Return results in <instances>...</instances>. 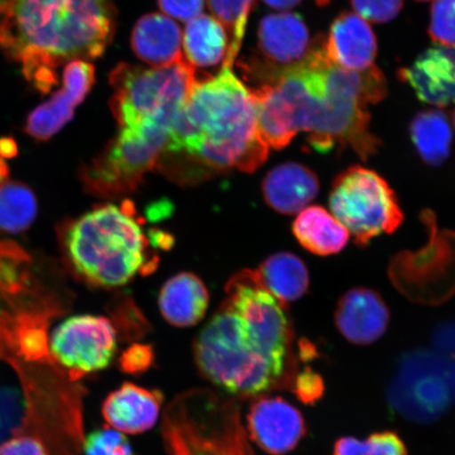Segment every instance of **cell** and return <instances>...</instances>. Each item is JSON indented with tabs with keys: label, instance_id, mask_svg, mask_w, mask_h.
I'll return each instance as SVG.
<instances>
[{
	"label": "cell",
	"instance_id": "obj_1",
	"mask_svg": "<svg viewBox=\"0 0 455 455\" xmlns=\"http://www.w3.org/2000/svg\"><path fill=\"white\" fill-rule=\"evenodd\" d=\"M116 28L111 0H12L0 25V49L47 94L57 68L104 54Z\"/></svg>",
	"mask_w": 455,
	"mask_h": 455
},
{
	"label": "cell",
	"instance_id": "obj_2",
	"mask_svg": "<svg viewBox=\"0 0 455 455\" xmlns=\"http://www.w3.org/2000/svg\"><path fill=\"white\" fill-rule=\"evenodd\" d=\"M268 153L269 146L259 133L251 91L231 68L223 67L218 76L197 81L191 90L176 113L161 161L186 159L187 168L195 167L202 175L232 169L254 172Z\"/></svg>",
	"mask_w": 455,
	"mask_h": 455
},
{
	"label": "cell",
	"instance_id": "obj_3",
	"mask_svg": "<svg viewBox=\"0 0 455 455\" xmlns=\"http://www.w3.org/2000/svg\"><path fill=\"white\" fill-rule=\"evenodd\" d=\"M64 259L95 287H118L152 270L149 242L132 204H104L60 227Z\"/></svg>",
	"mask_w": 455,
	"mask_h": 455
},
{
	"label": "cell",
	"instance_id": "obj_4",
	"mask_svg": "<svg viewBox=\"0 0 455 455\" xmlns=\"http://www.w3.org/2000/svg\"><path fill=\"white\" fill-rule=\"evenodd\" d=\"M325 96L313 100L305 132L317 152L354 150L363 161L377 155L380 140L370 131L369 104L387 94V84L377 67L366 71L344 69L329 59Z\"/></svg>",
	"mask_w": 455,
	"mask_h": 455
},
{
	"label": "cell",
	"instance_id": "obj_5",
	"mask_svg": "<svg viewBox=\"0 0 455 455\" xmlns=\"http://www.w3.org/2000/svg\"><path fill=\"white\" fill-rule=\"evenodd\" d=\"M195 358L204 378L228 394L252 396L278 382L291 386L287 366L267 355L246 323L227 300L195 344Z\"/></svg>",
	"mask_w": 455,
	"mask_h": 455
},
{
	"label": "cell",
	"instance_id": "obj_6",
	"mask_svg": "<svg viewBox=\"0 0 455 455\" xmlns=\"http://www.w3.org/2000/svg\"><path fill=\"white\" fill-rule=\"evenodd\" d=\"M162 432L169 455H254L237 406L212 391L176 397Z\"/></svg>",
	"mask_w": 455,
	"mask_h": 455
},
{
	"label": "cell",
	"instance_id": "obj_7",
	"mask_svg": "<svg viewBox=\"0 0 455 455\" xmlns=\"http://www.w3.org/2000/svg\"><path fill=\"white\" fill-rule=\"evenodd\" d=\"M110 83L114 116L119 126L131 128L150 121L173 124L197 78L195 67L184 60L149 69L121 64L111 72Z\"/></svg>",
	"mask_w": 455,
	"mask_h": 455
},
{
	"label": "cell",
	"instance_id": "obj_8",
	"mask_svg": "<svg viewBox=\"0 0 455 455\" xmlns=\"http://www.w3.org/2000/svg\"><path fill=\"white\" fill-rule=\"evenodd\" d=\"M171 132L172 124L162 121L122 128L106 150L82 169L85 190L102 197L133 191L144 175L161 161Z\"/></svg>",
	"mask_w": 455,
	"mask_h": 455
},
{
	"label": "cell",
	"instance_id": "obj_9",
	"mask_svg": "<svg viewBox=\"0 0 455 455\" xmlns=\"http://www.w3.org/2000/svg\"><path fill=\"white\" fill-rule=\"evenodd\" d=\"M329 206L361 247L384 233H394L403 220L389 184L375 171L357 164L334 180Z\"/></svg>",
	"mask_w": 455,
	"mask_h": 455
},
{
	"label": "cell",
	"instance_id": "obj_10",
	"mask_svg": "<svg viewBox=\"0 0 455 455\" xmlns=\"http://www.w3.org/2000/svg\"><path fill=\"white\" fill-rule=\"evenodd\" d=\"M428 242L418 251L395 256L389 276L403 297L423 305H440L455 294V232L437 228L435 215L422 214Z\"/></svg>",
	"mask_w": 455,
	"mask_h": 455
},
{
	"label": "cell",
	"instance_id": "obj_11",
	"mask_svg": "<svg viewBox=\"0 0 455 455\" xmlns=\"http://www.w3.org/2000/svg\"><path fill=\"white\" fill-rule=\"evenodd\" d=\"M451 387L448 368L439 354L413 351L402 358L390 385L389 402L403 417L432 422L447 411Z\"/></svg>",
	"mask_w": 455,
	"mask_h": 455
},
{
	"label": "cell",
	"instance_id": "obj_12",
	"mask_svg": "<svg viewBox=\"0 0 455 455\" xmlns=\"http://www.w3.org/2000/svg\"><path fill=\"white\" fill-rule=\"evenodd\" d=\"M50 352L74 379L110 365L117 348L116 328L104 316L76 315L51 333Z\"/></svg>",
	"mask_w": 455,
	"mask_h": 455
},
{
	"label": "cell",
	"instance_id": "obj_13",
	"mask_svg": "<svg viewBox=\"0 0 455 455\" xmlns=\"http://www.w3.org/2000/svg\"><path fill=\"white\" fill-rule=\"evenodd\" d=\"M94 67L85 60L70 61L62 74V89L28 114L25 132L38 142L48 141L71 121L74 111L93 87Z\"/></svg>",
	"mask_w": 455,
	"mask_h": 455
},
{
	"label": "cell",
	"instance_id": "obj_14",
	"mask_svg": "<svg viewBox=\"0 0 455 455\" xmlns=\"http://www.w3.org/2000/svg\"><path fill=\"white\" fill-rule=\"evenodd\" d=\"M250 437L270 455L292 451L306 435L303 415L282 397H260L247 415Z\"/></svg>",
	"mask_w": 455,
	"mask_h": 455
},
{
	"label": "cell",
	"instance_id": "obj_15",
	"mask_svg": "<svg viewBox=\"0 0 455 455\" xmlns=\"http://www.w3.org/2000/svg\"><path fill=\"white\" fill-rule=\"evenodd\" d=\"M312 44L308 28L297 13L266 16L259 28L261 60L251 68L288 69L300 64L310 52Z\"/></svg>",
	"mask_w": 455,
	"mask_h": 455
},
{
	"label": "cell",
	"instance_id": "obj_16",
	"mask_svg": "<svg viewBox=\"0 0 455 455\" xmlns=\"http://www.w3.org/2000/svg\"><path fill=\"white\" fill-rule=\"evenodd\" d=\"M339 331L350 343L366 346L386 332L390 312L380 294L369 288H355L339 300L335 310Z\"/></svg>",
	"mask_w": 455,
	"mask_h": 455
},
{
	"label": "cell",
	"instance_id": "obj_17",
	"mask_svg": "<svg viewBox=\"0 0 455 455\" xmlns=\"http://www.w3.org/2000/svg\"><path fill=\"white\" fill-rule=\"evenodd\" d=\"M398 77L426 104H455V47L439 44L425 51L411 67L398 71Z\"/></svg>",
	"mask_w": 455,
	"mask_h": 455
},
{
	"label": "cell",
	"instance_id": "obj_18",
	"mask_svg": "<svg viewBox=\"0 0 455 455\" xmlns=\"http://www.w3.org/2000/svg\"><path fill=\"white\" fill-rule=\"evenodd\" d=\"M163 402L161 391L124 383L102 403V417L119 432L144 434L156 425Z\"/></svg>",
	"mask_w": 455,
	"mask_h": 455
},
{
	"label": "cell",
	"instance_id": "obj_19",
	"mask_svg": "<svg viewBox=\"0 0 455 455\" xmlns=\"http://www.w3.org/2000/svg\"><path fill=\"white\" fill-rule=\"evenodd\" d=\"M325 44L329 59L344 69L360 72L374 67L377 37L368 22L356 13L338 16Z\"/></svg>",
	"mask_w": 455,
	"mask_h": 455
},
{
	"label": "cell",
	"instance_id": "obj_20",
	"mask_svg": "<svg viewBox=\"0 0 455 455\" xmlns=\"http://www.w3.org/2000/svg\"><path fill=\"white\" fill-rule=\"evenodd\" d=\"M264 198L275 212L299 213L315 201L320 181L313 171L299 163H284L273 168L261 185Z\"/></svg>",
	"mask_w": 455,
	"mask_h": 455
},
{
	"label": "cell",
	"instance_id": "obj_21",
	"mask_svg": "<svg viewBox=\"0 0 455 455\" xmlns=\"http://www.w3.org/2000/svg\"><path fill=\"white\" fill-rule=\"evenodd\" d=\"M180 28L162 14H148L138 21L131 36V44L139 59L155 67L178 64L181 54Z\"/></svg>",
	"mask_w": 455,
	"mask_h": 455
},
{
	"label": "cell",
	"instance_id": "obj_22",
	"mask_svg": "<svg viewBox=\"0 0 455 455\" xmlns=\"http://www.w3.org/2000/svg\"><path fill=\"white\" fill-rule=\"evenodd\" d=\"M209 294L206 287L192 273H180L164 284L159 294V308L171 325L191 327L206 313Z\"/></svg>",
	"mask_w": 455,
	"mask_h": 455
},
{
	"label": "cell",
	"instance_id": "obj_23",
	"mask_svg": "<svg viewBox=\"0 0 455 455\" xmlns=\"http://www.w3.org/2000/svg\"><path fill=\"white\" fill-rule=\"evenodd\" d=\"M295 238L315 255L338 254L349 242L350 233L332 213L320 206H308L299 213L292 225Z\"/></svg>",
	"mask_w": 455,
	"mask_h": 455
},
{
	"label": "cell",
	"instance_id": "obj_24",
	"mask_svg": "<svg viewBox=\"0 0 455 455\" xmlns=\"http://www.w3.org/2000/svg\"><path fill=\"white\" fill-rule=\"evenodd\" d=\"M258 271L266 288L283 305L298 300L309 288L308 269L304 261L292 253L269 256Z\"/></svg>",
	"mask_w": 455,
	"mask_h": 455
},
{
	"label": "cell",
	"instance_id": "obj_25",
	"mask_svg": "<svg viewBox=\"0 0 455 455\" xmlns=\"http://www.w3.org/2000/svg\"><path fill=\"white\" fill-rule=\"evenodd\" d=\"M411 136L419 156L429 166L439 167L451 156L452 130L448 116L439 109L417 114Z\"/></svg>",
	"mask_w": 455,
	"mask_h": 455
},
{
	"label": "cell",
	"instance_id": "obj_26",
	"mask_svg": "<svg viewBox=\"0 0 455 455\" xmlns=\"http://www.w3.org/2000/svg\"><path fill=\"white\" fill-rule=\"evenodd\" d=\"M188 62L193 67H213L225 60L228 36L223 25L208 15H199L188 22L184 36Z\"/></svg>",
	"mask_w": 455,
	"mask_h": 455
},
{
	"label": "cell",
	"instance_id": "obj_27",
	"mask_svg": "<svg viewBox=\"0 0 455 455\" xmlns=\"http://www.w3.org/2000/svg\"><path fill=\"white\" fill-rule=\"evenodd\" d=\"M38 204L36 193L20 181L0 184V232L20 235L36 220Z\"/></svg>",
	"mask_w": 455,
	"mask_h": 455
},
{
	"label": "cell",
	"instance_id": "obj_28",
	"mask_svg": "<svg viewBox=\"0 0 455 455\" xmlns=\"http://www.w3.org/2000/svg\"><path fill=\"white\" fill-rule=\"evenodd\" d=\"M208 3L216 20L223 25L228 36V50L223 67L232 69L240 53L253 0H208Z\"/></svg>",
	"mask_w": 455,
	"mask_h": 455
},
{
	"label": "cell",
	"instance_id": "obj_29",
	"mask_svg": "<svg viewBox=\"0 0 455 455\" xmlns=\"http://www.w3.org/2000/svg\"><path fill=\"white\" fill-rule=\"evenodd\" d=\"M429 36L435 44L455 47V0H435L432 4Z\"/></svg>",
	"mask_w": 455,
	"mask_h": 455
},
{
	"label": "cell",
	"instance_id": "obj_30",
	"mask_svg": "<svg viewBox=\"0 0 455 455\" xmlns=\"http://www.w3.org/2000/svg\"><path fill=\"white\" fill-rule=\"evenodd\" d=\"M85 455H134L126 436L113 428L93 431L84 441Z\"/></svg>",
	"mask_w": 455,
	"mask_h": 455
},
{
	"label": "cell",
	"instance_id": "obj_31",
	"mask_svg": "<svg viewBox=\"0 0 455 455\" xmlns=\"http://www.w3.org/2000/svg\"><path fill=\"white\" fill-rule=\"evenodd\" d=\"M351 4L363 20L383 24L401 12L403 0H351Z\"/></svg>",
	"mask_w": 455,
	"mask_h": 455
},
{
	"label": "cell",
	"instance_id": "obj_32",
	"mask_svg": "<svg viewBox=\"0 0 455 455\" xmlns=\"http://www.w3.org/2000/svg\"><path fill=\"white\" fill-rule=\"evenodd\" d=\"M293 392L305 405H315L325 394V384L320 374L306 368L294 378Z\"/></svg>",
	"mask_w": 455,
	"mask_h": 455
},
{
	"label": "cell",
	"instance_id": "obj_33",
	"mask_svg": "<svg viewBox=\"0 0 455 455\" xmlns=\"http://www.w3.org/2000/svg\"><path fill=\"white\" fill-rule=\"evenodd\" d=\"M360 455H408L405 443L395 432H378L363 441Z\"/></svg>",
	"mask_w": 455,
	"mask_h": 455
},
{
	"label": "cell",
	"instance_id": "obj_34",
	"mask_svg": "<svg viewBox=\"0 0 455 455\" xmlns=\"http://www.w3.org/2000/svg\"><path fill=\"white\" fill-rule=\"evenodd\" d=\"M155 362V352L149 345L130 346L119 358V367L128 374L138 375L148 371Z\"/></svg>",
	"mask_w": 455,
	"mask_h": 455
},
{
	"label": "cell",
	"instance_id": "obj_35",
	"mask_svg": "<svg viewBox=\"0 0 455 455\" xmlns=\"http://www.w3.org/2000/svg\"><path fill=\"white\" fill-rule=\"evenodd\" d=\"M163 12L181 21H190L201 15L204 0H157Z\"/></svg>",
	"mask_w": 455,
	"mask_h": 455
},
{
	"label": "cell",
	"instance_id": "obj_36",
	"mask_svg": "<svg viewBox=\"0 0 455 455\" xmlns=\"http://www.w3.org/2000/svg\"><path fill=\"white\" fill-rule=\"evenodd\" d=\"M0 455H50L44 443L32 436L14 437L0 445Z\"/></svg>",
	"mask_w": 455,
	"mask_h": 455
},
{
	"label": "cell",
	"instance_id": "obj_37",
	"mask_svg": "<svg viewBox=\"0 0 455 455\" xmlns=\"http://www.w3.org/2000/svg\"><path fill=\"white\" fill-rule=\"evenodd\" d=\"M362 443L355 437H341L335 443L333 455H360Z\"/></svg>",
	"mask_w": 455,
	"mask_h": 455
},
{
	"label": "cell",
	"instance_id": "obj_38",
	"mask_svg": "<svg viewBox=\"0 0 455 455\" xmlns=\"http://www.w3.org/2000/svg\"><path fill=\"white\" fill-rule=\"evenodd\" d=\"M17 155V145L14 140L10 138L0 139V156L3 158L14 157Z\"/></svg>",
	"mask_w": 455,
	"mask_h": 455
},
{
	"label": "cell",
	"instance_id": "obj_39",
	"mask_svg": "<svg viewBox=\"0 0 455 455\" xmlns=\"http://www.w3.org/2000/svg\"><path fill=\"white\" fill-rule=\"evenodd\" d=\"M269 7L277 10H288L298 5L301 0H263Z\"/></svg>",
	"mask_w": 455,
	"mask_h": 455
},
{
	"label": "cell",
	"instance_id": "obj_40",
	"mask_svg": "<svg viewBox=\"0 0 455 455\" xmlns=\"http://www.w3.org/2000/svg\"><path fill=\"white\" fill-rule=\"evenodd\" d=\"M11 3L12 0H0V25L3 24L4 17L8 14Z\"/></svg>",
	"mask_w": 455,
	"mask_h": 455
},
{
	"label": "cell",
	"instance_id": "obj_41",
	"mask_svg": "<svg viewBox=\"0 0 455 455\" xmlns=\"http://www.w3.org/2000/svg\"><path fill=\"white\" fill-rule=\"evenodd\" d=\"M9 178V167L4 161V158L0 156V184L7 180Z\"/></svg>",
	"mask_w": 455,
	"mask_h": 455
},
{
	"label": "cell",
	"instance_id": "obj_42",
	"mask_svg": "<svg viewBox=\"0 0 455 455\" xmlns=\"http://www.w3.org/2000/svg\"><path fill=\"white\" fill-rule=\"evenodd\" d=\"M318 5H321V7H325L330 3V0H315Z\"/></svg>",
	"mask_w": 455,
	"mask_h": 455
},
{
	"label": "cell",
	"instance_id": "obj_43",
	"mask_svg": "<svg viewBox=\"0 0 455 455\" xmlns=\"http://www.w3.org/2000/svg\"><path fill=\"white\" fill-rule=\"evenodd\" d=\"M419 2H429V0H419Z\"/></svg>",
	"mask_w": 455,
	"mask_h": 455
},
{
	"label": "cell",
	"instance_id": "obj_44",
	"mask_svg": "<svg viewBox=\"0 0 455 455\" xmlns=\"http://www.w3.org/2000/svg\"><path fill=\"white\" fill-rule=\"evenodd\" d=\"M454 124H455V112H454Z\"/></svg>",
	"mask_w": 455,
	"mask_h": 455
}]
</instances>
